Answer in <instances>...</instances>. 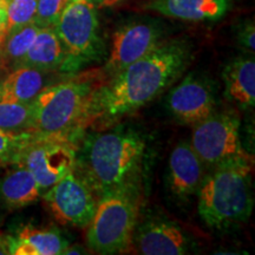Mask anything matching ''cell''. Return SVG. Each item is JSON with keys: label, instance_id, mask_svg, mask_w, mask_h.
<instances>
[{"label": "cell", "instance_id": "6da1fadb", "mask_svg": "<svg viewBox=\"0 0 255 255\" xmlns=\"http://www.w3.org/2000/svg\"><path fill=\"white\" fill-rule=\"evenodd\" d=\"M191 58L193 46L187 39L164 40L95 89L81 129L109 126L150 103L182 75Z\"/></svg>", "mask_w": 255, "mask_h": 255}, {"label": "cell", "instance_id": "7a4b0ae2", "mask_svg": "<svg viewBox=\"0 0 255 255\" xmlns=\"http://www.w3.org/2000/svg\"><path fill=\"white\" fill-rule=\"evenodd\" d=\"M145 148L144 138L131 130L91 133L77 151L75 171L100 199L108 191L137 182Z\"/></svg>", "mask_w": 255, "mask_h": 255}, {"label": "cell", "instance_id": "3957f363", "mask_svg": "<svg viewBox=\"0 0 255 255\" xmlns=\"http://www.w3.org/2000/svg\"><path fill=\"white\" fill-rule=\"evenodd\" d=\"M251 158L212 169L197 193V210L207 226L228 229L247 221L254 206Z\"/></svg>", "mask_w": 255, "mask_h": 255}, {"label": "cell", "instance_id": "277c9868", "mask_svg": "<svg viewBox=\"0 0 255 255\" xmlns=\"http://www.w3.org/2000/svg\"><path fill=\"white\" fill-rule=\"evenodd\" d=\"M100 76L78 75L49 84L31 102V131L39 135L70 136L81 130V123Z\"/></svg>", "mask_w": 255, "mask_h": 255}, {"label": "cell", "instance_id": "5b68a950", "mask_svg": "<svg viewBox=\"0 0 255 255\" xmlns=\"http://www.w3.org/2000/svg\"><path fill=\"white\" fill-rule=\"evenodd\" d=\"M137 184H124L98 199L96 212L87 226L85 234L87 246L91 252L113 255L131 250L139 208Z\"/></svg>", "mask_w": 255, "mask_h": 255}, {"label": "cell", "instance_id": "8992f818", "mask_svg": "<svg viewBox=\"0 0 255 255\" xmlns=\"http://www.w3.org/2000/svg\"><path fill=\"white\" fill-rule=\"evenodd\" d=\"M53 28L65 50V59L59 71L72 75L100 59L103 43L98 32L97 8L90 0L70 2Z\"/></svg>", "mask_w": 255, "mask_h": 255}, {"label": "cell", "instance_id": "52a82bcc", "mask_svg": "<svg viewBox=\"0 0 255 255\" xmlns=\"http://www.w3.org/2000/svg\"><path fill=\"white\" fill-rule=\"evenodd\" d=\"M193 128L190 146L206 167L213 169L232 161L251 158L242 146L237 114L215 111Z\"/></svg>", "mask_w": 255, "mask_h": 255}, {"label": "cell", "instance_id": "ba28073f", "mask_svg": "<svg viewBox=\"0 0 255 255\" xmlns=\"http://www.w3.org/2000/svg\"><path fill=\"white\" fill-rule=\"evenodd\" d=\"M77 146L73 137L36 133L25 146L15 165H23L33 174L43 191L75 169Z\"/></svg>", "mask_w": 255, "mask_h": 255}, {"label": "cell", "instance_id": "9c48e42d", "mask_svg": "<svg viewBox=\"0 0 255 255\" xmlns=\"http://www.w3.org/2000/svg\"><path fill=\"white\" fill-rule=\"evenodd\" d=\"M163 23L154 18L136 19L121 25L113 34L111 49L103 73L110 78L148 55L165 40Z\"/></svg>", "mask_w": 255, "mask_h": 255}, {"label": "cell", "instance_id": "30bf717a", "mask_svg": "<svg viewBox=\"0 0 255 255\" xmlns=\"http://www.w3.org/2000/svg\"><path fill=\"white\" fill-rule=\"evenodd\" d=\"M43 200L57 221L77 228L90 223L98 202L95 191L75 169L46 189Z\"/></svg>", "mask_w": 255, "mask_h": 255}, {"label": "cell", "instance_id": "8fae6325", "mask_svg": "<svg viewBox=\"0 0 255 255\" xmlns=\"http://www.w3.org/2000/svg\"><path fill=\"white\" fill-rule=\"evenodd\" d=\"M132 246L144 255H182L193 250L190 235L178 225L162 215H151L135 228Z\"/></svg>", "mask_w": 255, "mask_h": 255}, {"label": "cell", "instance_id": "7c38bea8", "mask_svg": "<svg viewBox=\"0 0 255 255\" xmlns=\"http://www.w3.org/2000/svg\"><path fill=\"white\" fill-rule=\"evenodd\" d=\"M167 108L178 123L194 127L216 111V97L212 85L190 73L169 92Z\"/></svg>", "mask_w": 255, "mask_h": 255}, {"label": "cell", "instance_id": "4fadbf2b", "mask_svg": "<svg viewBox=\"0 0 255 255\" xmlns=\"http://www.w3.org/2000/svg\"><path fill=\"white\" fill-rule=\"evenodd\" d=\"M206 168L189 142L178 143L168 163L167 183L171 195L180 201L197 195L206 177Z\"/></svg>", "mask_w": 255, "mask_h": 255}, {"label": "cell", "instance_id": "5bb4252c", "mask_svg": "<svg viewBox=\"0 0 255 255\" xmlns=\"http://www.w3.org/2000/svg\"><path fill=\"white\" fill-rule=\"evenodd\" d=\"M234 0H151L144 7L184 21H218L233 8Z\"/></svg>", "mask_w": 255, "mask_h": 255}, {"label": "cell", "instance_id": "9a60e30c", "mask_svg": "<svg viewBox=\"0 0 255 255\" xmlns=\"http://www.w3.org/2000/svg\"><path fill=\"white\" fill-rule=\"evenodd\" d=\"M6 241L12 255H59L69 246V241L55 227L25 226L13 235H6Z\"/></svg>", "mask_w": 255, "mask_h": 255}, {"label": "cell", "instance_id": "2e32d148", "mask_svg": "<svg viewBox=\"0 0 255 255\" xmlns=\"http://www.w3.org/2000/svg\"><path fill=\"white\" fill-rule=\"evenodd\" d=\"M225 96L241 109H251L255 104V60L253 57H238L222 71Z\"/></svg>", "mask_w": 255, "mask_h": 255}, {"label": "cell", "instance_id": "e0dca14e", "mask_svg": "<svg viewBox=\"0 0 255 255\" xmlns=\"http://www.w3.org/2000/svg\"><path fill=\"white\" fill-rule=\"evenodd\" d=\"M39 183L28 169L17 165L0 178V206L8 210L31 206L43 195Z\"/></svg>", "mask_w": 255, "mask_h": 255}, {"label": "cell", "instance_id": "ac0fdd59", "mask_svg": "<svg viewBox=\"0 0 255 255\" xmlns=\"http://www.w3.org/2000/svg\"><path fill=\"white\" fill-rule=\"evenodd\" d=\"M49 71L33 68L11 70L6 77L0 81V101L12 103H31L34 97L49 85Z\"/></svg>", "mask_w": 255, "mask_h": 255}, {"label": "cell", "instance_id": "d6986e66", "mask_svg": "<svg viewBox=\"0 0 255 255\" xmlns=\"http://www.w3.org/2000/svg\"><path fill=\"white\" fill-rule=\"evenodd\" d=\"M65 59V50L53 27H40L27 53L18 68H33L43 71L60 70Z\"/></svg>", "mask_w": 255, "mask_h": 255}, {"label": "cell", "instance_id": "ffe728a7", "mask_svg": "<svg viewBox=\"0 0 255 255\" xmlns=\"http://www.w3.org/2000/svg\"><path fill=\"white\" fill-rule=\"evenodd\" d=\"M39 26L34 23L9 31L0 45V66L4 69H17L36 38Z\"/></svg>", "mask_w": 255, "mask_h": 255}, {"label": "cell", "instance_id": "44dd1931", "mask_svg": "<svg viewBox=\"0 0 255 255\" xmlns=\"http://www.w3.org/2000/svg\"><path fill=\"white\" fill-rule=\"evenodd\" d=\"M31 103L0 101V129L7 131H31Z\"/></svg>", "mask_w": 255, "mask_h": 255}, {"label": "cell", "instance_id": "7402d4cb", "mask_svg": "<svg viewBox=\"0 0 255 255\" xmlns=\"http://www.w3.org/2000/svg\"><path fill=\"white\" fill-rule=\"evenodd\" d=\"M36 132H13L0 129V164H15L17 159Z\"/></svg>", "mask_w": 255, "mask_h": 255}, {"label": "cell", "instance_id": "603a6c76", "mask_svg": "<svg viewBox=\"0 0 255 255\" xmlns=\"http://www.w3.org/2000/svg\"><path fill=\"white\" fill-rule=\"evenodd\" d=\"M7 15L6 33L33 23L38 0H2Z\"/></svg>", "mask_w": 255, "mask_h": 255}, {"label": "cell", "instance_id": "cb8c5ba5", "mask_svg": "<svg viewBox=\"0 0 255 255\" xmlns=\"http://www.w3.org/2000/svg\"><path fill=\"white\" fill-rule=\"evenodd\" d=\"M71 1L73 0H38L33 23L39 27H53Z\"/></svg>", "mask_w": 255, "mask_h": 255}, {"label": "cell", "instance_id": "d4e9b609", "mask_svg": "<svg viewBox=\"0 0 255 255\" xmlns=\"http://www.w3.org/2000/svg\"><path fill=\"white\" fill-rule=\"evenodd\" d=\"M237 40L240 45L253 53L255 50V26L251 19L241 21L237 28Z\"/></svg>", "mask_w": 255, "mask_h": 255}, {"label": "cell", "instance_id": "484cf974", "mask_svg": "<svg viewBox=\"0 0 255 255\" xmlns=\"http://www.w3.org/2000/svg\"><path fill=\"white\" fill-rule=\"evenodd\" d=\"M6 24H7V15L4 6V1L0 0V45L6 36Z\"/></svg>", "mask_w": 255, "mask_h": 255}, {"label": "cell", "instance_id": "4316f807", "mask_svg": "<svg viewBox=\"0 0 255 255\" xmlns=\"http://www.w3.org/2000/svg\"><path fill=\"white\" fill-rule=\"evenodd\" d=\"M96 6V8H108V7H113V6H116L123 2L124 0H90Z\"/></svg>", "mask_w": 255, "mask_h": 255}, {"label": "cell", "instance_id": "83f0119b", "mask_svg": "<svg viewBox=\"0 0 255 255\" xmlns=\"http://www.w3.org/2000/svg\"><path fill=\"white\" fill-rule=\"evenodd\" d=\"M8 254L7 241H6V235H0V255Z\"/></svg>", "mask_w": 255, "mask_h": 255}, {"label": "cell", "instance_id": "f1b7e54d", "mask_svg": "<svg viewBox=\"0 0 255 255\" xmlns=\"http://www.w3.org/2000/svg\"><path fill=\"white\" fill-rule=\"evenodd\" d=\"M81 253H84L82 247H78V246L70 247V245H69V246L65 248V251H64L63 254H81Z\"/></svg>", "mask_w": 255, "mask_h": 255}]
</instances>
